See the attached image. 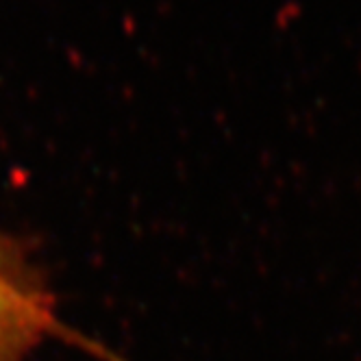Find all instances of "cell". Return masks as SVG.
<instances>
[{
    "label": "cell",
    "instance_id": "obj_1",
    "mask_svg": "<svg viewBox=\"0 0 361 361\" xmlns=\"http://www.w3.org/2000/svg\"><path fill=\"white\" fill-rule=\"evenodd\" d=\"M61 331L53 300L0 240V361H29L48 338H59Z\"/></svg>",
    "mask_w": 361,
    "mask_h": 361
}]
</instances>
